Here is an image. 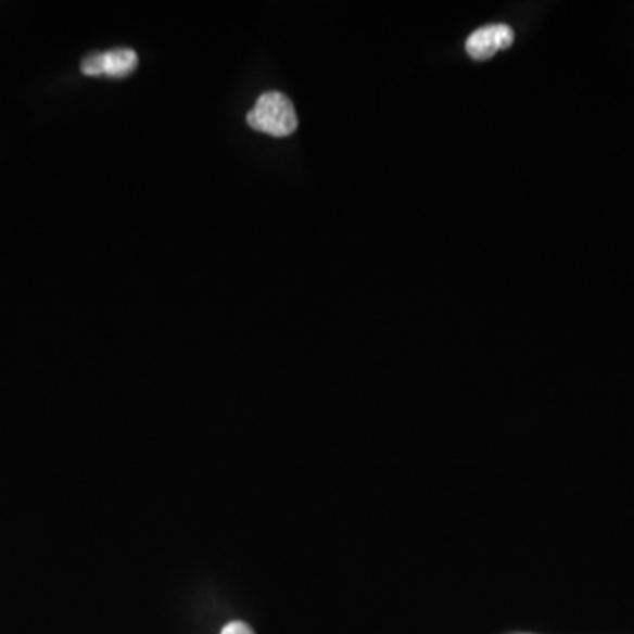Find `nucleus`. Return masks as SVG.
Listing matches in <instances>:
<instances>
[{"instance_id":"1","label":"nucleus","mask_w":634,"mask_h":634,"mask_svg":"<svg viewBox=\"0 0 634 634\" xmlns=\"http://www.w3.org/2000/svg\"><path fill=\"white\" fill-rule=\"evenodd\" d=\"M248 124L254 131L284 138L299 129V115L288 96L282 92H265L249 112Z\"/></svg>"},{"instance_id":"2","label":"nucleus","mask_w":634,"mask_h":634,"mask_svg":"<svg viewBox=\"0 0 634 634\" xmlns=\"http://www.w3.org/2000/svg\"><path fill=\"white\" fill-rule=\"evenodd\" d=\"M138 67V55L131 48H117L110 52L96 53L81 62V73L87 76L126 78Z\"/></svg>"},{"instance_id":"3","label":"nucleus","mask_w":634,"mask_h":634,"mask_svg":"<svg viewBox=\"0 0 634 634\" xmlns=\"http://www.w3.org/2000/svg\"><path fill=\"white\" fill-rule=\"evenodd\" d=\"M515 41L513 28L506 24L486 25L469 36L466 50L474 61H486L500 50H508Z\"/></svg>"},{"instance_id":"4","label":"nucleus","mask_w":634,"mask_h":634,"mask_svg":"<svg viewBox=\"0 0 634 634\" xmlns=\"http://www.w3.org/2000/svg\"><path fill=\"white\" fill-rule=\"evenodd\" d=\"M220 634H254V631L249 627L245 622H229Z\"/></svg>"}]
</instances>
